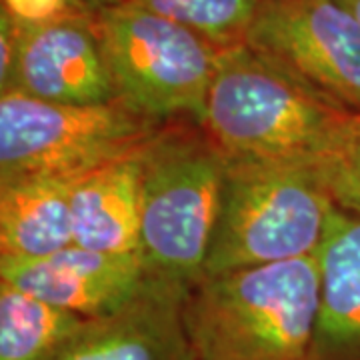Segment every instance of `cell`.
I'll return each instance as SVG.
<instances>
[{
    "instance_id": "15",
    "label": "cell",
    "mask_w": 360,
    "mask_h": 360,
    "mask_svg": "<svg viewBox=\"0 0 360 360\" xmlns=\"http://www.w3.org/2000/svg\"><path fill=\"white\" fill-rule=\"evenodd\" d=\"M142 8L191 28L217 49L243 42L258 0H132Z\"/></svg>"
},
{
    "instance_id": "12",
    "label": "cell",
    "mask_w": 360,
    "mask_h": 360,
    "mask_svg": "<svg viewBox=\"0 0 360 360\" xmlns=\"http://www.w3.org/2000/svg\"><path fill=\"white\" fill-rule=\"evenodd\" d=\"M316 255L321 292L310 360H360V214L338 210Z\"/></svg>"
},
{
    "instance_id": "18",
    "label": "cell",
    "mask_w": 360,
    "mask_h": 360,
    "mask_svg": "<svg viewBox=\"0 0 360 360\" xmlns=\"http://www.w3.org/2000/svg\"><path fill=\"white\" fill-rule=\"evenodd\" d=\"M18 46V26L14 25L8 14L0 11V89L8 86L13 75L14 58Z\"/></svg>"
},
{
    "instance_id": "19",
    "label": "cell",
    "mask_w": 360,
    "mask_h": 360,
    "mask_svg": "<svg viewBox=\"0 0 360 360\" xmlns=\"http://www.w3.org/2000/svg\"><path fill=\"white\" fill-rule=\"evenodd\" d=\"M345 4H347L348 8H350V13L356 16V20L360 22V0H342Z\"/></svg>"
},
{
    "instance_id": "2",
    "label": "cell",
    "mask_w": 360,
    "mask_h": 360,
    "mask_svg": "<svg viewBox=\"0 0 360 360\" xmlns=\"http://www.w3.org/2000/svg\"><path fill=\"white\" fill-rule=\"evenodd\" d=\"M319 255L206 276L184 300L193 360H310Z\"/></svg>"
},
{
    "instance_id": "4",
    "label": "cell",
    "mask_w": 360,
    "mask_h": 360,
    "mask_svg": "<svg viewBox=\"0 0 360 360\" xmlns=\"http://www.w3.org/2000/svg\"><path fill=\"white\" fill-rule=\"evenodd\" d=\"M338 210L307 168L226 158L202 278L314 257Z\"/></svg>"
},
{
    "instance_id": "16",
    "label": "cell",
    "mask_w": 360,
    "mask_h": 360,
    "mask_svg": "<svg viewBox=\"0 0 360 360\" xmlns=\"http://www.w3.org/2000/svg\"><path fill=\"white\" fill-rule=\"evenodd\" d=\"M312 174L336 208L360 214V110L348 115L333 150Z\"/></svg>"
},
{
    "instance_id": "3",
    "label": "cell",
    "mask_w": 360,
    "mask_h": 360,
    "mask_svg": "<svg viewBox=\"0 0 360 360\" xmlns=\"http://www.w3.org/2000/svg\"><path fill=\"white\" fill-rule=\"evenodd\" d=\"M226 156L205 130H156L142 148L139 257L148 276L194 286L205 276Z\"/></svg>"
},
{
    "instance_id": "1",
    "label": "cell",
    "mask_w": 360,
    "mask_h": 360,
    "mask_svg": "<svg viewBox=\"0 0 360 360\" xmlns=\"http://www.w3.org/2000/svg\"><path fill=\"white\" fill-rule=\"evenodd\" d=\"M350 112L238 42L219 49L198 127L231 160L314 172Z\"/></svg>"
},
{
    "instance_id": "13",
    "label": "cell",
    "mask_w": 360,
    "mask_h": 360,
    "mask_svg": "<svg viewBox=\"0 0 360 360\" xmlns=\"http://www.w3.org/2000/svg\"><path fill=\"white\" fill-rule=\"evenodd\" d=\"M77 182L60 176L0 182V258L32 260L75 245L72 191Z\"/></svg>"
},
{
    "instance_id": "6",
    "label": "cell",
    "mask_w": 360,
    "mask_h": 360,
    "mask_svg": "<svg viewBox=\"0 0 360 360\" xmlns=\"http://www.w3.org/2000/svg\"><path fill=\"white\" fill-rule=\"evenodd\" d=\"M155 122L122 103L77 106L0 94V182L26 176L82 179L136 150Z\"/></svg>"
},
{
    "instance_id": "8",
    "label": "cell",
    "mask_w": 360,
    "mask_h": 360,
    "mask_svg": "<svg viewBox=\"0 0 360 360\" xmlns=\"http://www.w3.org/2000/svg\"><path fill=\"white\" fill-rule=\"evenodd\" d=\"M4 90L56 104L118 103L94 18L68 16L18 26L14 68Z\"/></svg>"
},
{
    "instance_id": "7",
    "label": "cell",
    "mask_w": 360,
    "mask_h": 360,
    "mask_svg": "<svg viewBox=\"0 0 360 360\" xmlns=\"http://www.w3.org/2000/svg\"><path fill=\"white\" fill-rule=\"evenodd\" d=\"M347 110H360V22L342 0H258L243 40Z\"/></svg>"
},
{
    "instance_id": "14",
    "label": "cell",
    "mask_w": 360,
    "mask_h": 360,
    "mask_svg": "<svg viewBox=\"0 0 360 360\" xmlns=\"http://www.w3.org/2000/svg\"><path fill=\"white\" fill-rule=\"evenodd\" d=\"M89 321L0 281V360H52Z\"/></svg>"
},
{
    "instance_id": "11",
    "label": "cell",
    "mask_w": 360,
    "mask_h": 360,
    "mask_svg": "<svg viewBox=\"0 0 360 360\" xmlns=\"http://www.w3.org/2000/svg\"><path fill=\"white\" fill-rule=\"evenodd\" d=\"M144 144L78 179L72 191L75 245L106 255H139Z\"/></svg>"
},
{
    "instance_id": "9",
    "label": "cell",
    "mask_w": 360,
    "mask_h": 360,
    "mask_svg": "<svg viewBox=\"0 0 360 360\" xmlns=\"http://www.w3.org/2000/svg\"><path fill=\"white\" fill-rule=\"evenodd\" d=\"M0 281L84 319L106 316L139 295L148 274L139 255L70 245L42 258H0Z\"/></svg>"
},
{
    "instance_id": "5",
    "label": "cell",
    "mask_w": 360,
    "mask_h": 360,
    "mask_svg": "<svg viewBox=\"0 0 360 360\" xmlns=\"http://www.w3.org/2000/svg\"><path fill=\"white\" fill-rule=\"evenodd\" d=\"M118 103L148 120L205 110L219 49L186 26L122 0L94 16Z\"/></svg>"
},
{
    "instance_id": "10",
    "label": "cell",
    "mask_w": 360,
    "mask_h": 360,
    "mask_svg": "<svg viewBox=\"0 0 360 360\" xmlns=\"http://www.w3.org/2000/svg\"><path fill=\"white\" fill-rule=\"evenodd\" d=\"M188 290L148 276L130 302L90 319L52 360H193L182 316Z\"/></svg>"
},
{
    "instance_id": "17",
    "label": "cell",
    "mask_w": 360,
    "mask_h": 360,
    "mask_svg": "<svg viewBox=\"0 0 360 360\" xmlns=\"http://www.w3.org/2000/svg\"><path fill=\"white\" fill-rule=\"evenodd\" d=\"M120 2L122 0H2V13L8 14L14 25L26 28L68 16L94 18Z\"/></svg>"
}]
</instances>
